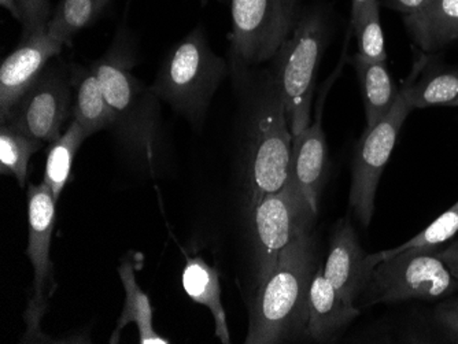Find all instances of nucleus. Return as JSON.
<instances>
[{
  "mask_svg": "<svg viewBox=\"0 0 458 344\" xmlns=\"http://www.w3.org/2000/svg\"><path fill=\"white\" fill-rule=\"evenodd\" d=\"M357 38L359 54L369 63H386L385 35L380 22V0H368L354 17L350 20Z\"/></svg>",
  "mask_w": 458,
  "mask_h": 344,
  "instance_id": "obj_25",
  "label": "nucleus"
},
{
  "mask_svg": "<svg viewBox=\"0 0 458 344\" xmlns=\"http://www.w3.org/2000/svg\"><path fill=\"white\" fill-rule=\"evenodd\" d=\"M123 289H125V303L123 313L118 317L117 327L110 338V343H118L123 328L130 323H136L139 331V341L141 344H168V339L162 338L156 332L153 325V306L148 295L139 287L135 272L131 262L123 261L118 268Z\"/></svg>",
  "mask_w": 458,
  "mask_h": 344,
  "instance_id": "obj_21",
  "label": "nucleus"
},
{
  "mask_svg": "<svg viewBox=\"0 0 458 344\" xmlns=\"http://www.w3.org/2000/svg\"><path fill=\"white\" fill-rule=\"evenodd\" d=\"M73 106L71 66L55 56L25 92L2 124L51 145L62 136V127Z\"/></svg>",
  "mask_w": 458,
  "mask_h": 344,
  "instance_id": "obj_10",
  "label": "nucleus"
},
{
  "mask_svg": "<svg viewBox=\"0 0 458 344\" xmlns=\"http://www.w3.org/2000/svg\"><path fill=\"white\" fill-rule=\"evenodd\" d=\"M411 110L405 94L400 89V96L391 112L375 127L365 130L357 146L352 159L349 206L362 227L367 228L372 221L380 177Z\"/></svg>",
  "mask_w": 458,
  "mask_h": 344,
  "instance_id": "obj_11",
  "label": "nucleus"
},
{
  "mask_svg": "<svg viewBox=\"0 0 458 344\" xmlns=\"http://www.w3.org/2000/svg\"><path fill=\"white\" fill-rule=\"evenodd\" d=\"M434 321L447 340L458 343V298L439 303L434 312Z\"/></svg>",
  "mask_w": 458,
  "mask_h": 344,
  "instance_id": "obj_28",
  "label": "nucleus"
},
{
  "mask_svg": "<svg viewBox=\"0 0 458 344\" xmlns=\"http://www.w3.org/2000/svg\"><path fill=\"white\" fill-rule=\"evenodd\" d=\"M298 0H233L229 71L241 76L274 59L301 18Z\"/></svg>",
  "mask_w": 458,
  "mask_h": 344,
  "instance_id": "obj_7",
  "label": "nucleus"
},
{
  "mask_svg": "<svg viewBox=\"0 0 458 344\" xmlns=\"http://www.w3.org/2000/svg\"><path fill=\"white\" fill-rule=\"evenodd\" d=\"M71 74L73 86L72 113L74 121L81 125L87 136L94 135L106 128H113L114 113L91 68L72 65Z\"/></svg>",
  "mask_w": 458,
  "mask_h": 344,
  "instance_id": "obj_18",
  "label": "nucleus"
},
{
  "mask_svg": "<svg viewBox=\"0 0 458 344\" xmlns=\"http://www.w3.org/2000/svg\"><path fill=\"white\" fill-rule=\"evenodd\" d=\"M244 92V159H246L247 210L279 191L290 176L293 133L284 102L272 71L233 77Z\"/></svg>",
  "mask_w": 458,
  "mask_h": 344,
  "instance_id": "obj_1",
  "label": "nucleus"
},
{
  "mask_svg": "<svg viewBox=\"0 0 458 344\" xmlns=\"http://www.w3.org/2000/svg\"><path fill=\"white\" fill-rule=\"evenodd\" d=\"M133 65L131 46L117 36L110 50L92 63L91 71L114 113L113 130L123 150L154 172L162 140L159 99L132 73Z\"/></svg>",
  "mask_w": 458,
  "mask_h": 344,
  "instance_id": "obj_3",
  "label": "nucleus"
},
{
  "mask_svg": "<svg viewBox=\"0 0 458 344\" xmlns=\"http://www.w3.org/2000/svg\"><path fill=\"white\" fill-rule=\"evenodd\" d=\"M368 0H352V17L359 13V10L361 9L362 4H367Z\"/></svg>",
  "mask_w": 458,
  "mask_h": 344,
  "instance_id": "obj_32",
  "label": "nucleus"
},
{
  "mask_svg": "<svg viewBox=\"0 0 458 344\" xmlns=\"http://www.w3.org/2000/svg\"><path fill=\"white\" fill-rule=\"evenodd\" d=\"M328 172V146L321 127V113L306 130L293 136L290 179L316 212Z\"/></svg>",
  "mask_w": 458,
  "mask_h": 344,
  "instance_id": "obj_14",
  "label": "nucleus"
},
{
  "mask_svg": "<svg viewBox=\"0 0 458 344\" xmlns=\"http://www.w3.org/2000/svg\"><path fill=\"white\" fill-rule=\"evenodd\" d=\"M438 254L445 265L449 268L450 273L458 280V239Z\"/></svg>",
  "mask_w": 458,
  "mask_h": 344,
  "instance_id": "obj_30",
  "label": "nucleus"
},
{
  "mask_svg": "<svg viewBox=\"0 0 458 344\" xmlns=\"http://www.w3.org/2000/svg\"><path fill=\"white\" fill-rule=\"evenodd\" d=\"M110 0H61L48 21L47 32L71 46L74 35L94 24Z\"/></svg>",
  "mask_w": 458,
  "mask_h": 344,
  "instance_id": "obj_24",
  "label": "nucleus"
},
{
  "mask_svg": "<svg viewBox=\"0 0 458 344\" xmlns=\"http://www.w3.org/2000/svg\"><path fill=\"white\" fill-rule=\"evenodd\" d=\"M0 4L13 15V17L20 21L22 20V13H21L20 4H18V0H0Z\"/></svg>",
  "mask_w": 458,
  "mask_h": 344,
  "instance_id": "obj_31",
  "label": "nucleus"
},
{
  "mask_svg": "<svg viewBox=\"0 0 458 344\" xmlns=\"http://www.w3.org/2000/svg\"><path fill=\"white\" fill-rule=\"evenodd\" d=\"M375 266L360 245L349 218L338 221L329 239L324 276L346 302L356 305L364 294Z\"/></svg>",
  "mask_w": 458,
  "mask_h": 344,
  "instance_id": "obj_13",
  "label": "nucleus"
},
{
  "mask_svg": "<svg viewBox=\"0 0 458 344\" xmlns=\"http://www.w3.org/2000/svg\"><path fill=\"white\" fill-rule=\"evenodd\" d=\"M458 232V202L453 205L449 210L439 215L437 220L429 224L426 230L406 241L398 248L391 250L380 251V253L368 254V259L373 266H377L382 259L400 253L406 248H437V246L442 245L445 241L452 239Z\"/></svg>",
  "mask_w": 458,
  "mask_h": 344,
  "instance_id": "obj_26",
  "label": "nucleus"
},
{
  "mask_svg": "<svg viewBox=\"0 0 458 344\" xmlns=\"http://www.w3.org/2000/svg\"><path fill=\"white\" fill-rule=\"evenodd\" d=\"M64 43L47 29L21 40L0 68V122H4L21 96L32 87L51 59L61 54Z\"/></svg>",
  "mask_w": 458,
  "mask_h": 344,
  "instance_id": "obj_12",
  "label": "nucleus"
},
{
  "mask_svg": "<svg viewBox=\"0 0 458 344\" xmlns=\"http://www.w3.org/2000/svg\"><path fill=\"white\" fill-rule=\"evenodd\" d=\"M361 315L356 305L346 302L318 268L311 280L306 341L331 343Z\"/></svg>",
  "mask_w": 458,
  "mask_h": 344,
  "instance_id": "obj_15",
  "label": "nucleus"
},
{
  "mask_svg": "<svg viewBox=\"0 0 458 344\" xmlns=\"http://www.w3.org/2000/svg\"><path fill=\"white\" fill-rule=\"evenodd\" d=\"M328 40L326 13L311 9L301 15L297 27L275 55L274 71L284 102L293 136L310 125L316 74Z\"/></svg>",
  "mask_w": 458,
  "mask_h": 344,
  "instance_id": "obj_5",
  "label": "nucleus"
},
{
  "mask_svg": "<svg viewBox=\"0 0 458 344\" xmlns=\"http://www.w3.org/2000/svg\"><path fill=\"white\" fill-rule=\"evenodd\" d=\"M229 73V63L213 53L199 27L166 56L151 89L194 127H200L213 96Z\"/></svg>",
  "mask_w": 458,
  "mask_h": 344,
  "instance_id": "obj_4",
  "label": "nucleus"
},
{
  "mask_svg": "<svg viewBox=\"0 0 458 344\" xmlns=\"http://www.w3.org/2000/svg\"><path fill=\"white\" fill-rule=\"evenodd\" d=\"M89 138L81 125L73 120L68 130L58 140L50 145L46 162L45 181L53 192L54 200L58 202L62 191L71 179L72 166L82 141Z\"/></svg>",
  "mask_w": 458,
  "mask_h": 344,
  "instance_id": "obj_22",
  "label": "nucleus"
},
{
  "mask_svg": "<svg viewBox=\"0 0 458 344\" xmlns=\"http://www.w3.org/2000/svg\"><path fill=\"white\" fill-rule=\"evenodd\" d=\"M45 141L32 138L9 124L0 128V173L14 176L20 189L27 183L28 166L33 154L45 147Z\"/></svg>",
  "mask_w": 458,
  "mask_h": 344,
  "instance_id": "obj_23",
  "label": "nucleus"
},
{
  "mask_svg": "<svg viewBox=\"0 0 458 344\" xmlns=\"http://www.w3.org/2000/svg\"><path fill=\"white\" fill-rule=\"evenodd\" d=\"M401 89L413 110L458 107V68L427 66V56H421Z\"/></svg>",
  "mask_w": 458,
  "mask_h": 344,
  "instance_id": "obj_16",
  "label": "nucleus"
},
{
  "mask_svg": "<svg viewBox=\"0 0 458 344\" xmlns=\"http://www.w3.org/2000/svg\"><path fill=\"white\" fill-rule=\"evenodd\" d=\"M318 269V240L310 231L291 241L280 253L275 271L257 287L244 343L306 340L309 294Z\"/></svg>",
  "mask_w": 458,
  "mask_h": 344,
  "instance_id": "obj_2",
  "label": "nucleus"
},
{
  "mask_svg": "<svg viewBox=\"0 0 458 344\" xmlns=\"http://www.w3.org/2000/svg\"><path fill=\"white\" fill-rule=\"evenodd\" d=\"M429 0H380V4L395 12L403 13V17L420 13L428 4Z\"/></svg>",
  "mask_w": 458,
  "mask_h": 344,
  "instance_id": "obj_29",
  "label": "nucleus"
},
{
  "mask_svg": "<svg viewBox=\"0 0 458 344\" xmlns=\"http://www.w3.org/2000/svg\"><path fill=\"white\" fill-rule=\"evenodd\" d=\"M256 287L276 268L280 253L291 241L313 231L318 212L288 177L279 191L267 194L251 212Z\"/></svg>",
  "mask_w": 458,
  "mask_h": 344,
  "instance_id": "obj_8",
  "label": "nucleus"
},
{
  "mask_svg": "<svg viewBox=\"0 0 458 344\" xmlns=\"http://www.w3.org/2000/svg\"><path fill=\"white\" fill-rule=\"evenodd\" d=\"M352 63L359 77L367 130H370L391 112L400 96V89L394 84L386 63H369L361 56L354 55Z\"/></svg>",
  "mask_w": 458,
  "mask_h": 344,
  "instance_id": "obj_20",
  "label": "nucleus"
},
{
  "mask_svg": "<svg viewBox=\"0 0 458 344\" xmlns=\"http://www.w3.org/2000/svg\"><path fill=\"white\" fill-rule=\"evenodd\" d=\"M182 287L195 303L208 307L215 318L216 338L231 343L228 321L221 300L220 273L200 256H189L182 274Z\"/></svg>",
  "mask_w": 458,
  "mask_h": 344,
  "instance_id": "obj_19",
  "label": "nucleus"
},
{
  "mask_svg": "<svg viewBox=\"0 0 458 344\" xmlns=\"http://www.w3.org/2000/svg\"><path fill=\"white\" fill-rule=\"evenodd\" d=\"M55 205L47 184H30L28 187V248L33 268L32 291L24 313L27 332L22 341L35 343L45 340L41 333V320L45 317L50 299L55 294L58 282L50 259L51 240L55 225Z\"/></svg>",
  "mask_w": 458,
  "mask_h": 344,
  "instance_id": "obj_9",
  "label": "nucleus"
},
{
  "mask_svg": "<svg viewBox=\"0 0 458 344\" xmlns=\"http://www.w3.org/2000/svg\"><path fill=\"white\" fill-rule=\"evenodd\" d=\"M406 29L424 53H435L458 40V0H429L418 14L403 17Z\"/></svg>",
  "mask_w": 458,
  "mask_h": 344,
  "instance_id": "obj_17",
  "label": "nucleus"
},
{
  "mask_svg": "<svg viewBox=\"0 0 458 344\" xmlns=\"http://www.w3.org/2000/svg\"><path fill=\"white\" fill-rule=\"evenodd\" d=\"M22 13V40L47 29L51 20L50 0H18Z\"/></svg>",
  "mask_w": 458,
  "mask_h": 344,
  "instance_id": "obj_27",
  "label": "nucleus"
},
{
  "mask_svg": "<svg viewBox=\"0 0 458 344\" xmlns=\"http://www.w3.org/2000/svg\"><path fill=\"white\" fill-rule=\"evenodd\" d=\"M458 291V280L450 273L435 248H406L375 266L360 299L362 306L408 300H438Z\"/></svg>",
  "mask_w": 458,
  "mask_h": 344,
  "instance_id": "obj_6",
  "label": "nucleus"
}]
</instances>
